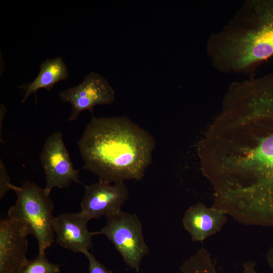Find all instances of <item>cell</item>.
Here are the masks:
<instances>
[{
	"instance_id": "6da1fadb",
	"label": "cell",
	"mask_w": 273,
	"mask_h": 273,
	"mask_svg": "<svg viewBox=\"0 0 273 273\" xmlns=\"http://www.w3.org/2000/svg\"><path fill=\"white\" fill-rule=\"evenodd\" d=\"M77 145L82 169L109 183L141 180L152 161L153 136L126 116H93Z\"/></svg>"
},
{
	"instance_id": "7a4b0ae2",
	"label": "cell",
	"mask_w": 273,
	"mask_h": 273,
	"mask_svg": "<svg viewBox=\"0 0 273 273\" xmlns=\"http://www.w3.org/2000/svg\"><path fill=\"white\" fill-rule=\"evenodd\" d=\"M206 52L224 73H250L273 56V0H247L220 30L209 36Z\"/></svg>"
},
{
	"instance_id": "3957f363",
	"label": "cell",
	"mask_w": 273,
	"mask_h": 273,
	"mask_svg": "<svg viewBox=\"0 0 273 273\" xmlns=\"http://www.w3.org/2000/svg\"><path fill=\"white\" fill-rule=\"evenodd\" d=\"M12 190L17 199L8 210L9 217L24 224L37 240L38 253L45 254L55 240L51 193L30 181H25L21 187L14 185Z\"/></svg>"
},
{
	"instance_id": "277c9868",
	"label": "cell",
	"mask_w": 273,
	"mask_h": 273,
	"mask_svg": "<svg viewBox=\"0 0 273 273\" xmlns=\"http://www.w3.org/2000/svg\"><path fill=\"white\" fill-rule=\"evenodd\" d=\"M93 235H104L113 243L126 264L139 273L143 258L149 249L143 234L142 224L135 214L120 211L106 217V223Z\"/></svg>"
},
{
	"instance_id": "5b68a950",
	"label": "cell",
	"mask_w": 273,
	"mask_h": 273,
	"mask_svg": "<svg viewBox=\"0 0 273 273\" xmlns=\"http://www.w3.org/2000/svg\"><path fill=\"white\" fill-rule=\"evenodd\" d=\"M46 175L44 189L51 192L54 188L68 187L72 183H81L79 170L73 167L62 133L54 132L47 139L40 155Z\"/></svg>"
},
{
	"instance_id": "8992f818",
	"label": "cell",
	"mask_w": 273,
	"mask_h": 273,
	"mask_svg": "<svg viewBox=\"0 0 273 273\" xmlns=\"http://www.w3.org/2000/svg\"><path fill=\"white\" fill-rule=\"evenodd\" d=\"M59 96L63 102L71 105L69 121L76 120L80 113L86 110L94 116L95 106L109 105L115 100V91L107 79L94 71L77 85L61 92Z\"/></svg>"
},
{
	"instance_id": "52a82bcc",
	"label": "cell",
	"mask_w": 273,
	"mask_h": 273,
	"mask_svg": "<svg viewBox=\"0 0 273 273\" xmlns=\"http://www.w3.org/2000/svg\"><path fill=\"white\" fill-rule=\"evenodd\" d=\"M128 197L124 183L112 184L99 181L85 186L80 212L88 220L107 217L122 210Z\"/></svg>"
},
{
	"instance_id": "ba28073f",
	"label": "cell",
	"mask_w": 273,
	"mask_h": 273,
	"mask_svg": "<svg viewBox=\"0 0 273 273\" xmlns=\"http://www.w3.org/2000/svg\"><path fill=\"white\" fill-rule=\"evenodd\" d=\"M29 232L20 221L11 218L0 221V273H19L28 263Z\"/></svg>"
},
{
	"instance_id": "9c48e42d",
	"label": "cell",
	"mask_w": 273,
	"mask_h": 273,
	"mask_svg": "<svg viewBox=\"0 0 273 273\" xmlns=\"http://www.w3.org/2000/svg\"><path fill=\"white\" fill-rule=\"evenodd\" d=\"M88 221L80 212L54 217L53 229L57 243L74 253L84 255L88 252L93 246V235L87 226Z\"/></svg>"
},
{
	"instance_id": "30bf717a",
	"label": "cell",
	"mask_w": 273,
	"mask_h": 273,
	"mask_svg": "<svg viewBox=\"0 0 273 273\" xmlns=\"http://www.w3.org/2000/svg\"><path fill=\"white\" fill-rule=\"evenodd\" d=\"M226 214L221 209L199 202L186 210L183 223L193 241L202 242L221 230L227 221Z\"/></svg>"
},
{
	"instance_id": "8fae6325",
	"label": "cell",
	"mask_w": 273,
	"mask_h": 273,
	"mask_svg": "<svg viewBox=\"0 0 273 273\" xmlns=\"http://www.w3.org/2000/svg\"><path fill=\"white\" fill-rule=\"evenodd\" d=\"M68 76L67 67L62 57L45 60L41 63L39 72L34 80L19 87L25 90L21 103L23 104L31 94L35 95L40 88L52 89L56 83L67 79Z\"/></svg>"
},
{
	"instance_id": "7c38bea8",
	"label": "cell",
	"mask_w": 273,
	"mask_h": 273,
	"mask_svg": "<svg viewBox=\"0 0 273 273\" xmlns=\"http://www.w3.org/2000/svg\"><path fill=\"white\" fill-rule=\"evenodd\" d=\"M180 270L181 273H217L210 254L203 248L187 259ZM242 273H257L255 263L252 261L244 262Z\"/></svg>"
},
{
	"instance_id": "4fadbf2b",
	"label": "cell",
	"mask_w": 273,
	"mask_h": 273,
	"mask_svg": "<svg viewBox=\"0 0 273 273\" xmlns=\"http://www.w3.org/2000/svg\"><path fill=\"white\" fill-rule=\"evenodd\" d=\"M264 92L273 109V80ZM253 155L259 165L273 176V133L261 139L253 149Z\"/></svg>"
},
{
	"instance_id": "5bb4252c",
	"label": "cell",
	"mask_w": 273,
	"mask_h": 273,
	"mask_svg": "<svg viewBox=\"0 0 273 273\" xmlns=\"http://www.w3.org/2000/svg\"><path fill=\"white\" fill-rule=\"evenodd\" d=\"M60 266L48 260L45 254L38 253L36 257L29 260L19 273H59Z\"/></svg>"
},
{
	"instance_id": "9a60e30c",
	"label": "cell",
	"mask_w": 273,
	"mask_h": 273,
	"mask_svg": "<svg viewBox=\"0 0 273 273\" xmlns=\"http://www.w3.org/2000/svg\"><path fill=\"white\" fill-rule=\"evenodd\" d=\"M13 185L11 183L7 169L1 159L0 165V198L1 199L5 194L10 190H12Z\"/></svg>"
},
{
	"instance_id": "2e32d148",
	"label": "cell",
	"mask_w": 273,
	"mask_h": 273,
	"mask_svg": "<svg viewBox=\"0 0 273 273\" xmlns=\"http://www.w3.org/2000/svg\"><path fill=\"white\" fill-rule=\"evenodd\" d=\"M87 258L89 263L88 273H112L106 267L97 260L94 255L89 251L84 254Z\"/></svg>"
},
{
	"instance_id": "e0dca14e",
	"label": "cell",
	"mask_w": 273,
	"mask_h": 273,
	"mask_svg": "<svg viewBox=\"0 0 273 273\" xmlns=\"http://www.w3.org/2000/svg\"><path fill=\"white\" fill-rule=\"evenodd\" d=\"M266 260L268 265L273 271V247L269 250L266 254Z\"/></svg>"
}]
</instances>
